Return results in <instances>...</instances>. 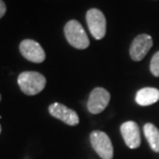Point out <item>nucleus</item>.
<instances>
[{"mask_svg":"<svg viewBox=\"0 0 159 159\" xmlns=\"http://www.w3.org/2000/svg\"><path fill=\"white\" fill-rule=\"evenodd\" d=\"M20 52L26 60L40 64L44 62L45 52L38 42L32 39H25L20 43Z\"/></svg>","mask_w":159,"mask_h":159,"instance_id":"7","label":"nucleus"},{"mask_svg":"<svg viewBox=\"0 0 159 159\" xmlns=\"http://www.w3.org/2000/svg\"><path fill=\"white\" fill-rule=\"evenodd\" d=\"M67 41L77 49H85L89 46V38L82 25L76 20H71L64 27Z\"/></svg>","mask_w":159,"mask_h":159,"instance_id":"2","label":"nucleus"},{"mask_svg":"<svg viewBox=\"0 0 159 159\" xmlns=\"http://www.w3.org/2000/svg\"><path fill=\"white\" fill-rule=\"evenodd\" d=\"M20 89L27 96H35L44 89L46 78L36 71H25L18 77Z\"/></svg>","mask_w":159,"mask_h":159,"instance_id":"1","label":"nucleus"},{"mask_svg":"<svg viewBox=\"0 0 159 159\" xmlns=\"http://www.w3.org/2000/svg\"><path fill=\"white\" fill-rule=\"evenodd\" d=\"M153 46V39L148 34H140L133 40L129 47V55L134 62H140L147 56Z\"/></svg>","mask_w":159,"mask_h":159,"instance_id":"5","label":"nucleus"},{"mask_svg":"<svg viewBox=\"0 0 159 159\" xmlns=\"http://www.w3.org/2000/svg\"><path fill=\"white\" fill-rule=\"evenodd\" d=\"M5 12H6V5L2 0H0V19H2V16L5 15Z\"/></svg>","mask_w":159,"mask_h":159,"instance_id":"13","label":"nucleus"},{"mask_svg":"<svg viewBox=\"0 0 159 159\" xmlns=\"http://www.w3.org/2000/svg\"><path fill=\"white\" fill-rule=\"evenodd\" d=\"M150 71L153 76L159 77V50L152 57L150 62Z\"/></svg>","mask_w":159,"mask_h":159,"instance_id":"12","label":"nucleus"},{"mask_svg":"<svg viewBox=\"0 0 159 159\" xmlns=\"http://www.w3.org/2000/svg\"><path fill=\"white\" fill-rule=\"evenodd\" d=\"M121 136L130 149H137L141 145V133L139 125L134 121H126L120 126Z\"/></svg>","mask_w":159,"mask_h":159,"instance_id":"9","label":"nucleus"},{"mask_svg":"<svg viewBox=\"0 0 159 159\" xmlns=\"http://www.w3.org/2000/svg\"><path fill=\"white\" fill-rule=\"evenodd\" d=\"M85 18L87 27L93 38L103 39L107 32V21L103 11L98 8H90L87 11Z\"/></svg>","mask_w":159,"mask_h":159,"instance_id":"3","label":"nucleus"},{"mask_svg":"<svg viewBox=\"0 0 159 159\" xmlns=\"http://www.w3.org/2000/svg\"><path fill=\"white\" fill-rule=\"evenodd\" d=\"M0 102H1V94H0Z\"/></svg>","mask_w":159,"mask_h":159,"instance_id":"15","label":"nucleus"},{"mask_svg":"<svg viewBox=\"0 0 159 159\" xmlns=\"http://www.w3.org/2000/svg\"><path fill=\"white\" fill-rule=\"evenodd\" d=\"M91 146L102 159L113 158V146L110 138L104 131L94 130L90 134Z\"/></svg>","mask_w":159,"mask_h":159,"instance_id":"4","label":"nucleus"},{"mask_svg":"<svg viewBox=\"0 0 159 159\" xmlns=\"http://www.w3.org/2000/svg\"><path fill=\"white\" fill-rule=\"evenodd\" d=\"M159 101V89L155 87H144L136 94V102L140 106H150Z\"/></svg>","mask_w":159,"mask_h":159,"instance_id":"10","label":"nucleus"},{"mask_svg":"<svg viewBox=\"0 0 159 159\" xmlns=\"http://www.w3.org/2000/svg\"><path fill=\"white\" fill-rule=\"evenodd\" d=\"M0 134H1V125H0Z\"/></svg>","mask_w":159,"mask_h":159,"instance_id":"14","label":"nucleus"},{"mask_svg":"<svg viewBox=\"0 0 159 159\" xmlns=\"http://www.w3.org/2000/svg\"><path fill=\"white\" fill-rule=\"evenodd\" d=\"M144 134L146 137L149 146L154 152H159V129L152 123L144 125Z\"/></svg>","mask_w":159,"mask_h":159,"instance_id":"11","label":"nucleus"},{"mask_svg":"<svg viewBox=\"0 0 159 159\" xmlns=\"http://www.w3.org/2000/svg\"><path fill=\"white\" fill-rule=\"evenodd\" d=\"M48 112L52 117L57 118L64 123L70 125V126H74L79 123V117L75 111L70 109L67 106L60 103H53L49 105Z\"/></svg>","mask_w":159,"mask_h":159,"instance_id":"8","label":"nucleus"},{"mask_svg":"<svg viewBox=\"0 0 159 159\" xmlns=\"http://www.w3.org/2000/svg\"><path fill=\"white\" fill-rule=\"evenodd\" d=\"M111 96L109 91L103 87H96L91 90L87 102V109L90 113L99 114L106 109L110 102Z\"/></svg>","mask_w":159,"mask_h":159,"instance_id":"6","label":"nucleus"}]
</instances>
